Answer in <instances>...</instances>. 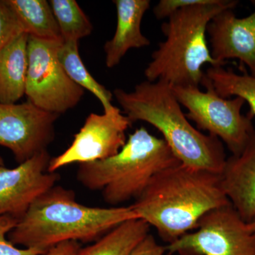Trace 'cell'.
<instances>
[{
    "mask_svg": "<svg viewBox=\"0 0 255 255\" xmlns=\"http://www.w3.org/2000/svg\"><path fill=\"white\" fill-rule=\"evenodd\" d=\"M230 204L221 174L179 163L155 175L131 206L170 244L195 231L209 211Z\"/></svg>",
    "mask_w": 255,
    "mask_h": 255,
    "instance_id": "1",
    "label": "cell"
},
{
    "mask_svg": "<svg viewBox=\"0 0 255 255\" xmlns=\"http://www.w3.org/2000/svg\"><path fill=\"white\" fill-rule=\"evenodd\" d=\"M135 219L131 206L82 205L74 191L55 185L31 204L8 239L14 246L47 252L65 242L98 241L121 223Z\"/></svg>",
    "mask_w": 255,
    "mask_h": 255,
    "instance_id": "2",
    "label": "cell"
},
{
    "mask_svg": "<svg viewBox=\"0 0 255 255\" xmlns=\"http://www.w3.org/2000/svg\"><path fill=\"white\" fill-rule=\"evenodd\" d=\"M113 95L131 124L147 122L162 133L181 163L222 173L227 159L222 142L193 127L182 112L172 86L146 80L137 84L131 92L117 88Z\"/></svg>",
    "mask_w": 255,
    "mask_h": 255,
    "instance_id": "3",
    "label": "cell"
},
{
    "mask_svg": "<svg viewBox=\"0 0 255 255\" xmlns=\"http://www.w3.org/2000/svg\"><path fill=\"white\" fill-rule=\"evenodd\" d=\"M238 1L208 0L203 4L177 10L162 24L165 40L152 53L144 71L147 81H160L172 87H199L205 73L202 67H223L211 55L206 39L211 20L226 9H233Z\"/></svg>",
    "mask_w": 255,
    "mask_h": 255,
    "instance_id": "4",
    "label": "cell"
},
{
    "mask_svg": "<svg viewBox=\"0 0 255 255\" xmlns=\"http://www.w3.org/2000/svg\"><path fill=\"white\" fill-rule=\"evenodd\" d=\"M179 163L163 138L141 127L115 155L79 164L77 178L87 189L102 191L105 202L115 207L136 200L155 175Z\"/></svg>",
    "mask_w": 255,
    "mask_h": 255,
    "instance_id": "5",
    "label": "cell"
},
{
    "mask_svg": "<svg viewBox=\"0 0 255 255\" xmlns=\"http://www.w3.org/2000/svg\"><path fill=\"white\" fill-rule=\"evenodd\" d=\"M201 85L206 92L196 87H175L172 90L181 106L188 110L186 117L195 123L196 128L222 140L232 155H239L255 132L252 118L241 113L246 102L241 97H221L206 74Z\"/></svg>",
    "mask_w": 255,
    "mask_h": 255,
    "instance_id": "6",
    "label": "cell"
},
{
    "mask_svg": "<svg viewBox=\"0 0 255 255\" xmlns=\"http://www.w3.org/2000/svg\"><path fill=\"white\" fill-rule=\"evenodd\" d=\"M62 41L28 36V101L50 113H65L78 105L85 90L72 81L57 56Z\"/></svg>",
    "mask_w": 255,
    "mask_h": 255,
    "instance_id": "7",
    "label": "cell"
},
{
    "mask_svg": "<svg viewBox=\"0 0 255 255\" xmlns=\"http://www.w3.org/2000/svg\"><path fill=\"white\" fill-rule=\"evenodd\" d=\"M169 255H255V231L231 204L209 211L195 231L166 246Z\"/></svg>",
    "mask_w": 255,
    "mask_h": 255,
    "instance_id": "8",
    "label": "cell"
},
{
    "mask_svg": "<svg viewBox=\"0 0 255 255\" xmlns=\"http://www.w3.org/2000/svg\"><path fill=\"white\" fill-rule=\"evenodd\" d=\"M132 124L117 107L92 113L74 136L73 142L63 153L50 159L48 172L72 164H82L109 158L118 153L127 142L126 135Z\"/></svg>",
    "mask_w": 255,
    "mask_h": 255,
    "instance_id": "9",
    "label": "cell"
},
{
    "mask_svg": "<svg viewBox=\"0 0 255 255\" xmlns=\"http://www.w3.org/2000/svg\"><path fill=\"white\" fill-rule=\"evenodd\" d=\"M60 115L38 108L29 101L21 104L0 102V145L22 163L42 151L55 138Z\"/></svg>",
    "mask_w": 255,
    "mask_h": 255,
    "instance_id": "10",
    "label": "cell"
},
{
    "mask_svg": "<svg viewBox=\"0 0 255 255\" xmlns=\"http://www.w3.org/2000/svg\"><path fill=\"white\" fill-rule=\"evenodd\" d=\"M50 156L44 150L14 168L0 165V216L19 220L42 194L60 179L48 172Z\"/></svg>",
    "mask_w": 255,
    "mask_h": 255,
    "instance_id": "11",
    "label": "cell"
},
{
    "mask_svg": "<svg viewBox=\"0 0 255 255\" xmlns=\"http://www.w3.org/2000/svg\"><path fill=\"white\" fill-rule=\"evenodd\" d=\"M207 33L214 60L224 66L226 60L238 59L255 77V9L244 18H238L233 9L224 10L211 20Z\"/></svg>",
    "mask_w": 255,
    "mask_h": 255,
    "instance_id": "12",
    "label": "cell"
},
{
    "mask_svg": "<svg viewBox=\"0 0 255 255\" xmlns=\"http://www.w3.org/2000/svg\"><path fill=\"white\" fill-rule=\"evenodd\" d=\"M221 178L231 205L251 222L255 217V132L241 153L228 157Z\"/></svg>",
    "mask_w": 255,
    "mask_h": 255,
    "instance_id": "13",
    "label": "cell"
},
{
    "mask_svg": "<svg viewBox=\"0 0 255 255\" xmlns=\"http://www.w3.org/2000/svg\"><path fill=\"white\" fill-rule=\"evenodd\" d=\"M117 8V28L113 38L106 42V65L113 68L128 51L150 44L141 31L142 18L150 6V0H114Z\"/></svg>",
    "mask_w": 255,
    "mask_h": 255,
    "instance_id": "14",
    "label": "cell"
},
{
    "mask_svg": "<svg viewBox=\"0 0 255 255\" xmlns=\"http://www.w3.org/2000/svg\"><path fill=\"white\" fill-rule=\"evenodd\" d=\"M28 35L13 38L0 51V102L15 104L26 94Z\"/></svg>",
    "mask_w": 255,
    "mask_h": 255,
    "instance_id": "15",
    "label": "cell"
},
{
    "mask_svg": "<svg viewBox=\"0 0 255 255\" xmlns=\"http://www.w3.org/2000/svg\"><path fill=\"white\" fill-rule=\"evenodd\" d=\"M28 36L62 41L61 34L50 3L46 0H5Z\"/></svg>",
    "mask_w": 255,
    "mask_h": 255,
    "instance_id": "16",
    "label": "cell"
},
{
    "mask_svg": "<svg viewBox=\"0 0 255 255\" xmlns=\"http://www.w3.org/2000/svg\"><path fill=\"white\" fill-rule=\"evenodd\" d=\"M143 220H128L121 223L91 246L82 248L79 255H129L150 233Z\"/></svg>",
    "mask_w": 255,
    "mask_h": 255,
    "instance_id": "17",
    "label": "cell"
},
{
    "mask_svg": "<svg viewBox=\"0 0 255 255\" xmlns=\"http://www.w3.org/2000/svg\"><path fill=\"white\" fill-rule=\"evenodd\" d=\"M57 56L65 73L78 86L88 90L102 104L104 112L114 107L112 102L113 92L99 83L87 70L79 52V41H63L58 47Z\"/></svg>",
    "mask_w": 255,
    "mask_h": 255,
    "instance_id": "18",
    "label": "cell"
},
{
    "mask_svg": "<svg viewBox=\"0 0 255 255\" xmlns=\"http://www.w3.org/2000/svg\"><path fill=\"white\" fill-rule=\"evenodd\" d=\"M205 74L221 97H241L249 105L248 117L252 119L255 117V77L247 72L238 74L232 69H225L223 67H211L207 69Z\"/></svg>",
    "mask_w": 255,
    "mask_h": 255,
    "instance_id": "19",
    "label": "cell"
},
{
    "mask_svg": "<svg viewBox=\"0 0 255 255\" xmlns=\"http://www.w3.org/2000/svg\"><path fill=\"white\" fill-rule=\"evenodd\" d=\"M63 41H79L91 34L93 26L75 0H50Z\"/></svg>",
    "mask_w": 255,
    "mask_h": 255,
    "instance_id": "20",
    "label": "cell"
},
{
    "mask_svg": "<svg viewBox=\"0 0 255 255\" xmlns=\"http://www.w3.org/2000/svg\"><path fill=\"white\" fill-rule=\"evenodd\" d=\"M18 220L9 216H0V255H43L46 252L35 248H18L6 236L17 224Z\"/></svg>",
    "mask_w": 255,
    "mask_h": 255,
    "instance_id": "21",
    "label": "cell"
},
{
    "mask_svg": "<svg viewBox=\"0 0 255 255\" xmlns=\"http://www.w3.org/2000/svg\"><path fill=\"white\" fill-rule=\"evenodd\" d=\"M23 29L5 0H0V51Z\"/></svg>",
    "mask_w": 255,
    "mask_h": 255,
    "instance_id": "22",
    "label": "cell"
},
{
    "mask_svg": "<svg viewBox=\"0 0 255 255\" xmlns=\"http://www.w3.org/2000/svg\"><path fill=\"white\" fill-rule=\"evenodd\" d=\"M208 0H160L153 9V13L157 19L169 18L177 10L192 6L203 4Z\"/></svg>",
    "mask_w": 255,
    "mask_h": 255,
    "instance_id": "23",
    "label": "cell"
},
{
    "mask_svg": "<svg viewBox=\"0 0 255 255\" xmlns=\"http://www.w3.org/2000/svg\"><path fill=\"white\" fill-rule=\"evenodd\" d=\"M166 251V247L159 245L149 233L129 255H164Z\"/></svg>",
    "mask_w": 255,
    "mask_h": 255,
    "instance_id": "24",
    "label": "cell"
},
{
    "mask_svg": "<svg viewBox=\"0 0 255 255\" xmlns=\"http://www.w3.org/2000/svg\"><path fill=\"white\" fill-rule=\"evenodd\" d=\"M81 249L78 242H65L50 248L43 255H79Z\"/></svg>",
    "mask_w": 255,
    "mask_h": 255,
    "instance_id": "25",
    "label": "cell"
},
{
    "mask_svg": "<svg viewBox=\"0 0 255 255\" xmlns=\"http://www.w3.org/2000/svg\"><path fill=\"white\" fill-rule=\"evenodd\" d=\"M248 225H249L250 228H251L253 231H255V217L252 220L251 222L248 223Z\"/></svg>",
    "mask_w": 255,
    "mask_h": 255,
    "instance_id": "26",
    "label": "cell"
},
{
    "mask_svg": "<svg viewBox=\"0 0 255 255\" xmlns=\"http://www.w3.org/2000/svg\"><path fill=\"white\" fill-rule=\"evenodd\" d=\"M0 165H4V161L2 157L0 155Z\"/></svg>",
    "mask_w": 255,
    "mask_h": 255,
    "instance_id": "27",
    "label": "cell"
}]
</instances>
